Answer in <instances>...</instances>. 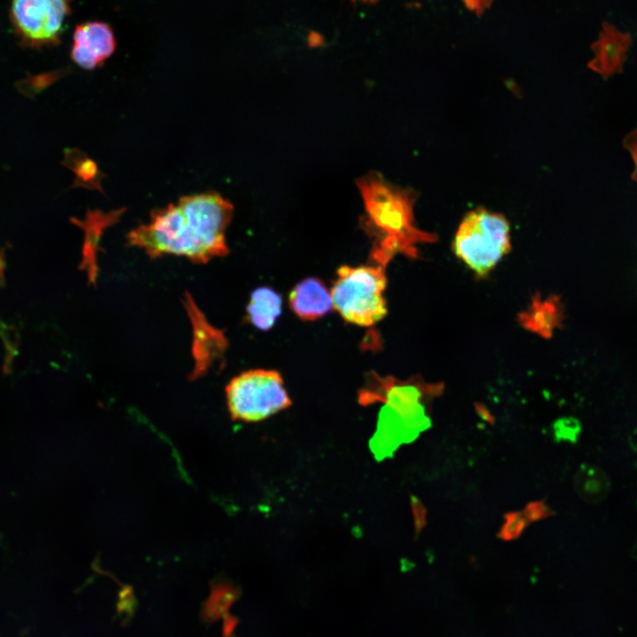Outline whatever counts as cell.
I'll list each match as a JSON object with an SVG mask.
<instances>
[{"label":"cell","instance_id":"obj_1","mask_svg":"<svg viewBox=\"0 0 637 637\" xmlns=\"http://www.w3.org/2000/svg\"><path fill=\"white\" fill-rule=\"evenodd\" d=\"M233 212V204L217 192L185 196L153 211L148 223L127 234V242L153 258L174 255L207 263L228 253L226 231Z\"/></svg>","mask_w":637,"mask_h":637},{"label":"cell","instance_id":"obj_2","mask_svg":"<svg viewBox=\"0 0 637 637\" xmlns=\"http://www.w3.org/2000/svg\"><path fill=\"white\" fill-rule=\"evenodd\" d=\"M357 186L365 209L362 226L373 239L371 257L374 264L387 266L398 253L416 257L417 244L436 240L434 234L414 224L413 191L398 188L374 172L359 178Z\"/></svg>","mask_w":637,"mask_h":637},{"label":"cell","instance_id":"obj_3","mask_svg":"<svg viewBox=\"0 0 637 637\" xmlns=\"http://www.w3.org/2000/svg\"><path fill=\"white\" fill-rule=\"evenodd\" d=\"M336 275L330 290L333 305L346 322L368 327L386 316V266L342 265Z\"/></svg>","mask_w":637,"mask_h":637},{"label":"cell","instance_id":"obj_4","mask_svg":"<svg viewBox=\"0 0 637 637\" xmlns=\"http://www.w3.org/2000/svg\"><path fill=\"white\" fill-rule=\"evenodd\" d=\"M453 249L477 276H487L510 250L507 219L484 208L469 211L457 228Z\"/></svg>","mask_w":637,"mask_h":637},{"label":"cell","instance_id":"obj_5","mask_svg":"<svg viewBox=\"0 0 637 637\" xmlns=\"http://www.w3.org/2000/svg\"><path fill=\"white\" fill-rule=\"evenodd\" d=\"M226 395L231 417L243 422L264 420L291 405L284 380L274 370L242 372L228 383Z\"/></svg>","mask_w":637,"mask_h":637},{"label":"cell","instance_id":"obj_6","mask_svg":"<svg viewBox=\"0 0 637 637\" xmlns=\"http://www.w3.org/2000/svg\"><path fill=\"white\" fill-rule=\"evenodd\" d=\"M441 390L440 384L425 383L418 379L400 380L373 372L370 374L366 386L360 390L358 397L362 404L383 403V407L403 419L414 439L419 432L430 426L424 398L438 395Z\"/></svg>","mask_w":637,"mask_h":637},{"label":"cell","instance_id":"obj_7","mask_svg":"<svg viewBox=\"0 0 637 637\" xmlns=\"http://www.w3.org/2000/svg\"><path fill=\"white\" fill-rule=\"evenodd\" d=\"M72 0H11L10 19L24 47L41 49L60 42Z\"/></svg>","mask_w":637,"mask_h":637},{"label":"cell","instance_id":"obj_8","mask_svg":"<svg viewBox=\"0 0 637 637\" xmlns=\"http://www.w3.org/2000/svg\"><path fill=\"white\" fill-rule=\"evenodd\" d=\"M116 40L111 27L101 21H89L75 27L72 59L86 70L102 65L114 52Z\"/></svg>","mask_w":637,"mask_h":637},{"label":"cell","instance_id":"obj_9","mask_svg":"<svg viewBox=\"0 0 637 637\" xmlns=\"http://www.w3.org/2000/svg\"><path fill=\"white\" fill-rule=\"evenodd\" d=\"M186 304L194 327L196 365L193 376H198L225 352L227 341L224 333L208 323L190 297H187Z\"/></svg>","mask_w":637,"mask_h":637},{"label":"cell","instance_id":"obj_10","mask_svg":"<svg viewBox=\"0 0 637 637\" xmlns=\"http://www.w3.org/2000/svg\"><path fill=\"white\" fill-rule=\"evenodd\" d=\"M288 304L291 311L304 321L321 318L334 309L331 291L315 277L305 278L292 288Z\"/></svg>","mask_w":637,"mask_h":637},{"label":"cell","instance_id":"obj_11","mask_svg":"<svg viewBox=\"0 0 637 637\" xmlns=\"http://www.w3.org/2000/svg\"><path fill=\"white\" fill-rule=\"evenodd\" d=\"M629 42L628 35L610 27L604 28L600 39L593 46L595 58L588 63V66L602 78L621 72Z\"/></svg>","mask_w":637,"mask_h":637},{"label":"cell","instance_id":"obj_12","mask_svg":"<svg viewBox=\"0 0 637 637\" xmlns=\"http://www.w3.org/2000/svg\"><path fill=\"white\" fill-rule=\"evenodd\" d=\"M560 320V304L556 297L542 299L536 296L529 307L519 315V321L524 327L545 338L552 335Z\"/></svg>","mask_w":637,"mask_h":637},{"label":"cell","instance_id":"obj_13","mask_svg":"<svg viewBox=\"0 0 637 637\" xmlns=\"http://www.w3.org/2000/svg\"><path fill=\"white\" fill-rule=\"evenodd\" d=\"M124 211L125 209H119L106 213L101 211H92L87 213L84 220L73 219L85 233L83 263L87 266V271L92 280L96 277L93 265L102 233L108 226L117 222Z\"/></svg>","mask_w":637,"mask_h":637},{"label":"cell","instance_id":"obj_14","mask_svg":"<svg viewBox=\"0 0 637 637\" xmlns=\"http://www.w3.org/2000/svg\"><path fill=\"white\" fill-rule=\"evenodd\" d=\"M282 299L273 289L261 287L255 289L247 305L249 321L262 331L271 329L281 314Z\"/></svg>","mask_w":637,"mask_h":637},{"label":"cell","instance_id":"obj_15","mask_svg":"<svg viewBox=\"0 0 637 637\" xmlns=\"http://www.w3.org/2000/svg\"><path fill=\"white\" fill-rule=\"evenodd\" d=\"M239 595V589L232 583L221 581L213 585L202 607L201 617L203 621L211 623L224 617Z\"/></svg>","mask_w":637,"mask_h":637},{"label":"cell","instance_id":"obj_16","mask_svg":"<svg viewBox=\"0 0 637 637\" xmlns=\"http://www.w3.org/2000/svg\"><path fill=\"white\" fill-rule=\"evenodd\" d=\"M67 157L68 162L72 163L70 167L75 173L79 185L102 190L100 188L101 174L93 160L83 155H73L71 151Z\"/></svg>","mask_w":637,"mask_h":637},{"label":"cell","instance_id":"obj_17","mask_svg":"<svg viewBox=\"0 0 637 637\" xmlns=\"http://www.w3.org/2000/svg\"><path fill=\"white\" fill-rule=\"evenodd\" d=\"M527 518L524 512L511 513L506 517L501 533L503 539L510 540L518 537L527 524Z\"/></svg>","mask_w":637,"mask_h":637},{"label":"cell","instance_id":"obj_18","mask_svg":"<svg viewBox=\"0 0 637 637\" xmlns=\"http://www.w3.org/2000/svg\"><path fill=\"white\" fill-rule=\"evenodd\" d=\"M623 146L630 152L633 159L635 167L632 173V179L637 182V128L625 136Z\"/></svg>","mask_w":637,"mask_h":637},{"label":"cell","instance_id":"obj_19","mask_svg":"<svg viewBox=\"0 0 637 637\" xmlns=\"http://www.w3.org/2000/svg\"><path fill=\"white\" fill-rule=\"evenodd\" d=\"M134 606V597L131 588H124L120 592L118 610L120 614L132 613Z\"/></svg>","mask_w":637,"mask_h":637},{"label":"cell","instance_id":"obj_20","mask_svg":"<svg viewBox=\"0 0 637 637\" xmlns=\"http://www.w3.org/2000/svg\"><path fill=\"white\" fill-rule=\"evenodd\" d=\"M467 10L480 17L492 5L493 0H463Z\"/></svg>","mask_w":637,"mask_h":637},{"label":"cell","instance_id":"obj_21","mask_svg":"<svg viewBox=\"0 0 637 637\" xmlns=\"http://www.w3.org/2000/svg\"><path fill=\"white\" fill-rule=\"evenodd\" d=\"M577 424L575 423L574 419L571 418H564L560 419L557 421V423L555 425V430L556 434L560 437H568L572 436L573 432L575 430V427H577Z\"/></svg>","mask_w":637,"mask_h":637},{"label":"cell","instance_id":"obj_22","mask_svg":"<svg viewBox=\"0 0 637 637\" xmlns=\"http://www.w3.org/2000/svg\"><path fill=\"white\" fill-rule=\"evenodd\" d=\"M549 509L542 503H533L524 511L528 520H537L548 515Z\"/></svg>","mask_w":637,"mask_h":637},{"label":"cell","instance_id":"obj_23","mask_svg":"<svg viewBox=\"0 0 637 637\" xmlns=\"http://www.w3.org/2000/svg\"><path fill=\"white\" fill-rule=\"evenodd\" d=\"M237 624H238V619L235 617L226 613L224 616V620H223V635L225 637H231Z\"/></svg>","mask_w":637,"mask_h":637},{"label":"cell","instance_id":"obj_24","mask_svg":"<svg viewBox=\"0 0 637 637\" xmlns=\"http://www.w3.org/2000/svg\"><path fill=\"white\" fill-rule=\"evenodd\" d=\"M354 1H359V2L367 3V4H374V3L378 2L379 0H354Z\"/></svg>","mask_w":637,"mask_h":637}]
</instances>
